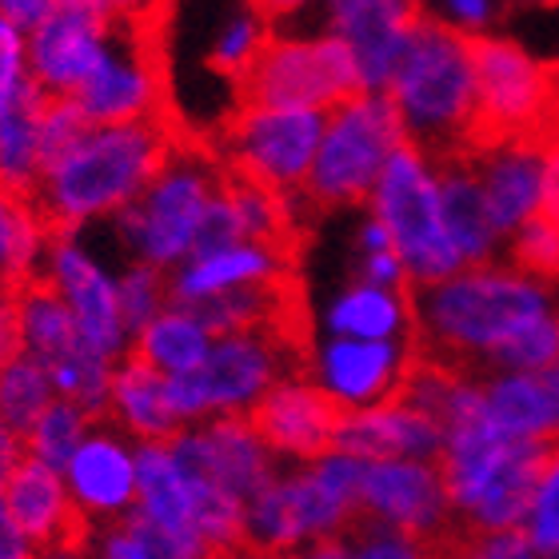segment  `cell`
<instances>
[{"instance_id": "cell-1", "label": "cell", "mask_w": 559, "mask_h": 559, "mask_svg": "<svg viewBox=\"0 0 559 559\" xmlns=\"http://www.w3.org/2000/svg\"><path fill=\"white\" fill-rule=\"evenodd\" d=\"M412 308L419 356L460 372H500L527 328L556 312L559 296L508 260H496L412 292Z\"/></svg>"}, {"instance_id": "cell-2", "label": "cell", "mask_w": 559, "mask_h": 559, "mask_svg": "<svg viewBox=\"0 0 559 559\" xmlns=\"http://www.w3.org/2000/svg\"><path fill=\"white\" fill-rule=\"evenodd\" d=\"M180 144L173 120L88 129L64 156L48 164L33 192V209L52 233H76L112 224L152 185Z\"/></svg>"}, {"instance_id": "cell-3", "label": "cell", "mask_w": 559, "mask_h": 559, "mask_svg": "<svg viewBox=\"0 0 559 559\" xmlns=\"http://www.w3.org/2000/svg\"><path fill=\"white\" fill-rule=\"evenodd\" d=\"M384 96L408 144L436 160H455L476 148V48L431 12L416 21Z\"/></svg>"}, {"instance_id": "cell-4", "label": "cell", "mask_w": 559, "mask_h": 559, "mask_svg": "<svg viewBox=\"0 0 559 559\" xmlns=\"http://www.w3.org/2000/svg\"><path fill=\"white\" fill-rule=\"evenodd\" d=\"M548 443L503 440L479 416V396L443 428L440 476L455 515V532L524 527Z\"/></svg>"}, {"instance_id": "cell-5", "label": "cell", "mask_w": 559, "mask_h": 559, "mask_svg": "<svg viewBox=\"0 0 559 559\" xmlns=\"http://www.w3.org/2000/svg\"><path fill=\"white\" fill-rule=\"evenodd\" d=\"M360 472L364 460L340 448L312 464L280 467L245 503V551L272 556L348 539L360 527Z\"/></svg>"}, {"instance_id": "cell-6", "label": "cell", "mask_w": 559, "mask_h": 559, "mask_svg": "<svg viewBox=\"0 0 559 559\" xmlns=\"http://www.w3.org/2000/svg\"><path fill=\"white\" fill-rule=\"evenodd\" d=\"M224 164L212 148L180 140L152 185L112 221L120 252L132 264L176 272L197 252L200 221L224 188Z\"/></svg>"}, {"instance_id": "cell-7", "label": "cell", "mask_w": 559, "mask_h": 559, "mask_svg": "<svg viewBox=\"0 0 559 559\" xmlns=\"http://www.w3.org/2000/svg\"><path fill=\"white\" fill-rule=\"evenodd\" d=\"M300 328H257L212 340L209 360L185 380H168L180 431L204 419H248L280 380L304 368Z\"/></svg>"}, {"instance_id": "cell-8", "label": "cell", "mask_w": 559, "mask_h": 559, "mask_svg": "<svg viewBox=\"0 0 559 559\" xmlns=\"http://www.w3.org/2000/svg\"><path fill=\"white\" fill-rule=\"evenodd\" d=\"M364 212L388 233L412 292L431 288L464 269L452 252L440 221V160L431 152L404 144L376 180Z\"/></svg>"}, {"instance_id": "cell-9", "label": "cell", "mask_w": 559, "mask_h": 559, "mask_svg": "<svg viewBox=\"0 0 559 559\" xmlns=\"http://www.w3.org/2000/svg\"><path fill=\"white\" fill-rule=\"evenodd\" d=\"M408 136L384 93H356L344 105L324 112V132L316 148L312 176L300 204L316 209H364L388 160L404 148Z\"/></svg>"}, {"instance_id": "cell-10", "label": "cell", "mask_w": 559, "mask_h": 559, "mask_svg": "<svg viewBox=\"0 0 559 559\" xmlns=\"http://www.w3.org/2000/svg\"><path fill=\"white\" fill-rule=\"evenodd\" d=\"M476 48V144L544 140L556 132V64L524 40L491 33Z\"/></svg>"}, {"instance_id": "cell-11", "label": "cell", "mask_w": 559, "mask_h": 559, "mask_svg": "<svg viewBox=\"0 0 559 559\" xmlns=\"http://www.w3.org/2000/svg\"><path fill=\"white\" fill-rule=\"evenodd\" d=\"M320 132H324V112H316V108L245 100L228 117L212 152L221 156L228 176L272 188L288 200H300L304 185L312 176Z\"/></svg>"}, {"instance_id": "cell-12", "label": "cell", "mask_w": 559, "mask_h": 559, "mask_svg": "<svg viewBox=\"0 0 559 559\" xmlns=\"http://www.w3.org/2000/svg\"><path fill=\"white\" fill-rule=\"evenodd\" d=\"M72 105L81 108V117L93 129L168 120V81L148 9H124L100 69L84 81Z\"/></svg>"}, {"instance_id": "cell-13", "label": "cell", "mask_w": 559, "mask_h": 559, "mask_svg": "<svg viewBox=\"0 0 559 559\" xmlns=\"http://www.w3.org/2000/svg\"><path fill=\"white\" fill-rule=\"evenodd\" d=\"M245 100L252 105H288V108H328L344 105L348 96L360 93L356 69L336 36L324 28L308 33H284L276 24L269 48L260 52L257 69L248 72Z\"/></svg>"}, {"instance_id": "cell-14", "label": "cell", "mask_w": 559, "mask_h": 559, "mask_svg": "<svg viewBox=\"0 0 559 559\" xmlns=\"http://www.w3.org/2000/svg\"><path fill=\"white\" fill-rule=\"evenodd\" d=\"M124 4L105 0H52V9L33 33L24 36L28 48V81L48 100H72L84 81L100 69Z\"/></svg>"}, {"instance_id": "cell-15", "label": "cell", "mask_w": 559, "mask_h": 559, "mask_svg": "<svg viewBox=\"0 0 559 559\" xmlns=\"http://www.w3.org/2000/svg\"><path fill=\"white\" fill-rule=\"evenodd\" d=\"M40 280L64 300L84 348L112 364H120L129 356L132 332L124 324V316H120L117 272L108 269L105 260H100V252L84 236L52 233Z\"/></svg>"}, {"instance_id": "cell-16", "label": "cell", "mask_w": 559, "mask_h": 559, "mask_svg": "<svg viewBox=\"0 0 559 559\" xmlns=\"http://www.w3.org/2000/svg\"><path fill=\"white\" fill-rule=\"evenodd\" d=\"M419 364L416 344H368V340L316 336L304 348L300 372L312 380L340 416L380 408L404 396L412 368Z\"/></svg>"}, {"instance_id": "cell-17", "label": "cell", "mask_w": 559, "mask_h": 559, "mask_svg": "<svg viewBox=\"0 0 559 559\" xmlns=\"http://www.w3.org/2000/svg\"><path fill=\"white\" fill-rule=\"evenodd\" d=\"M360 524L424 539L440 548L455 532L440 464L431 460H376L360 472Z\"/></svg>"}, {"instance_id": "cell-18", "label": "cell", "mask_w": 559, "mask_h": 559, "mask_svg": "<svg viewBox=\"0 0 559 559\" xmlns=\"http://www.w3.org/2000/svg\"><path fill=\"white\" fill-rule=\"evenodd\" d=\"M168 448H173L176 464L185 467L188 476L204 479L209 488L224 491L240 503L252 500L280 472V464L252 428V419L240 416L192 424V428L176 431Z\"/></svg>"}, {"instance_id": "cell-19", "label": "cell", "mask_w": 559, "mask_h": 559, "mask_svg": "<svg viewBox=\"0 0 559 559\" xmlns=\"http://www.w3.org/2000/svg\"><path fill=\"white\" fill-rule=\"evenodd\" d=\"M136 452L140 443L120 436L105 419H96L60 472L72 496V508L81 512V520L93 532L124 524L136 512Z\"/></svg>"}, {"instance_id": "cell-20", "label": "cell", "mask_w": 559, "mask_h": 559, "mask_svg": "<svg viewBox=\"0 0 559 559\" xmlns=\"http://www.w3.org/2000/svg\"><path fill=\"white\" fill-rule=\"evenodd\" d=\"M419 16L408 0H332L320 28L344 45L360 93H384Z\"/></svg>"}, {"instance_id": "cell-21", "label": "cell", "mask_w": 559, "mask_h": 559, "mask_svg": "<svg viewBox=\"0 0 559 559\" xmlns=\"http://www.w3.org/2000/svg\"><path fill=\"white\" fill-rule=\"evenodd\" d=\"M280 284H292V245H260V240L192 252L180 269L168 272V296L180 308H204L236 292L280 288Z\"/></svg>"}, {"instance_id": "cell-22", "label": "cell", "mask_w": 559, "mask_h": 559, "mask_svg": "<svg viewBox=\"0 0 559 559\" xmlns=\"http://www.w3.org/2000/svg\"><path fill=\"white\" fill-rule=\"evenodd\" d=\"M248 419L280 467L312 464L336 448L340 412L328 404L324 392L304 372L280 380Z\"/></svg>"}, {"instance_id": "cell-23", "label": "cell", "mask_w": 559, "mask_h": 559, "mask_svg": "<svg viewBox=\"0 0 559 559\" xmlns=\"http://www.w3.org/2000/svg\"><path fill=\"white\" fill-rule=\"evenodd\" d=\"M503 240L539 216L544 204V152L539 140H484L464 156Z\"/></svg>"}, {"instance_id": "cell-24", "label": "cell", "mask_w": 559, "mask_h": 559, "mask_svg": "<svg viewBox=\"0 0 559 559\" xmlns=\"http://www.w3.org/2000/svg\"><path fill=\"white\" fill-rule=\"evenodd\" d=\"M4 500H9L12 520L21 527V536L28 539L33 556H45V551L64 548V544H84L93 536V527L72 508V496L60 472L36 464L28 455H16L4 472Z\"/></svg>"}, {"instance_id": "cell-25", "label": "cell", "mask_w": 559, "mask_h": 559, "mask_svg": "<svg viewBox=\"0 0 559 559\" xmlns=\"http://www.w3.org/2000/svg\"><path fill=\"white\" fill-rule=\"evenodd\" d=\"M336 448L364 460V464H376V460H431V464H440L443 431L428 412H419L416 404L396 396L380 408L340 416Z\"/></svg>"}, {"instance_id": "cell-26", "label": "cell", "mask_w": 559, "mask_h": 559, "mask_svg": "<svg viewBox=\"0 0 559 559\" xmlns=\"http://www.w3.org/2000/svg\"><path fill=\"white\" fill-rule=\"evenodd\" d=\"M320 336L368 340V344H416L412 292L380 288L352 276L320 308Z\"/></svg>"}, {"instance_id": "cell-27", "label": "cell", "mask_w": 559, "mask_h": 559, "mask_svg": "<svg viewBox=\"0 0 559 559\" xmlns=\"http://www.w3.org/2000/svg\"><path fill=\"white\" fill-rule=\"evenodd\" d=\"M440 221L443 236L464 269L503 260V233L491 221L488 200L479 192L464 156L440 160Z\"/></svg>"}, {"instance_id": "cell-28", "label": "cell", "mask_w": 559, "mask_h": 559, "mask_svg": "<svg viewBox=\"0 0 559 559\" xmlns=\"http://www.w3.org/2000/svg\"><path fill=\"white\" fill-rule=\"evenodd\" d=\"M105 424H112L132 443H168L180 431L173 396H168V380L136 364L132 356H124L112 368Z\"/></svg>"}, {"instance_id": "cell-29", "label": "cell", "mask_w": 559, "mask_h": 559, "mask_svg": "<svg viewBox=\"0 0 559 559\" xmlns=\"http://www.w3.org/2000/svg\"><path fill=\"white\" fill-rule=\"evenodd\" d=\"M212 332L209 324L200 320L192 308H180V304H168L156 320L140 328L132 336L129 356L144 368H152L164 380H185L209 360L212 352Z\"/></svg>"}, {"instance_id": "cell-30", "label": "cell", "mask_w": 559, "mask_h": 559, "mask_svg": "<svg viewBox=\"0 0 559 559\" xmlns=\"http://www.w3.org/2000/svg\"><path fill=\"white\" fill-rule=\"evenodd\" d=\"M479 416L503 440H556L548 400H544V388L532 372H479Z\"/></svg>"}, {"instance_id": "cell-31", "label": "cell", "mask_w": 559, "mask_h": 559, "mask_svg": "<svg viewBox=\"0 0 559 559\" xmlns=\"http://www.w3.org/2000/svg\"><path fill=\"white\" fill-rule=\"evenodd\" d=\"M40 112H45V96L36 88H28L9 112H0V188L9 197L33 200L40 185V173H45Z\"/></svg>"}, {"instance_id": "cell-32", "label": "cell", "mask_w": 559, "mask_h": 559, "mask_svg": "<svg viewBox=\"0 0 559 559\" xmlns=\"http://www.w3.org/2000/svg\"><path fill=\"white\" fill-rule=\"evenodd\" d=\"M52 228L40 221L33 200L9 197L0 188V292H16L40 280Z\"/></svg>"}, {"instance_id": "cell-33", "label": "cell", "mask_w": 559, "mask_h": 559, "mask_svg": "<svg viewBox=\"0 0 559 559\" xmlns=\"http://www.w3.org/2000/svg\"><path fill=\"white\" fill-rule=\"evenodd\" d=\"M9 296H12V308H16L24 356L52 364L60 356H69L72 348H81V336H76L69 308H64V300L48 288L45 280H33V284H24V288L9 292Z\"/></svg>"}, {"instance_id": "cell-34", "label": "cell", "mask_w": 559, "mask_h": 559, "mask_svg": "<svg viewBox=\"0 0 559 559\" xmlns=\"http://www.w3.org/2000/svg\"><path fill=\"white\" fill-rule=\"evenodd\" d=\"M224 200L233 209L240 240H260V245H292L296 240V209L300 200H288L260 188L240 176H224Z\"/></svg>"}, {"instance_id": "cell-35", "label": "cell", "mask_w": 559, "mask_h": 559, "mask_svg": "<svg viewBox=\"0 0 559 559\" xmlns=\"http://www.w3.org/2000/svg\"><path fill=\"white\" fill-rule=\"evenodd\" d=\"M272 33H276V21H272L264 9H257V4L233 9L216 24V33H212L209 64L221 72V76H228V81L245 84L248 72L257 69L260 52L269 48Z\"/></svg>"}, {"instance_id": "cell-36", "label": "cell", "mask_w": 559, "mask_h": 559, "mask_svg": "<svg viewBox=\"0 0 559 559\" xmlns=\"http://www.w3.org/2000/svg\"><path fill=\"white\" fill-rule=\"evenodd\" d=\"M57 400L52 392V380H48V368L33 356H16L0 368V424L9 436L24 440L28 428L45 416L48 404Z\"/></svg>"}, {"instance_id": "cell-37", "label": "cell", "mask_w": 559, "mask_h": 559, "mask_svg": "<svg viewBox=\"0 0 559 559\" xmlns=\"http://www.w3.org/2000/svg\"><path fill=\"white\" fill-rule=\"evenodd\" d=\"M48 380H52V392L57 400H69L81 412H88L93 419H105V404H108V384H112V368L117 364L96 356L81 344L72 348L69 356L45 364Z\"/></svg>"}, {"instance_id": "cell-38", "label": "cell", "mask_w": 559, "mask_h": 559, "mask_svg": "<svg viewBox=\"0 0 559 559\" xmlns=\"http://www.w3.org/2000/svg\"><path fill=\"white\" fill-rule=\"evenodd\" d=\"M96 419L88 412H81L69 400H52L48 412L36 419L28 436L21 440V455L36 460V464L52 467V472H64V464L72 460V452L81 448V440L88 436Z\"/></svg>"}, {"instance_id": "cell-39", "label": "cell", "mask_w": 559, "mask_h": 559, "mask_svg": "<svg viewBox=\"0 0 559 559\" xmlns=\"http://www.w3.org/2000/svg\"><path fill=\"white\" fill-rule=\"evenodd\" d=\"M503 260H508L515 272H524V276L556 288L559 284V224L548 221V216H536V221H527L524 228H515V233L503 240Z\"/></svg>"}, {"instance_id": "cell-40", "label": "cell", "mask_w": 559, "mask_h": 559, "mask_svg": "<svg viewBox=\"0 0 559 559\" xmlns=\"http://www.w3.org/2000/svg\"><path fill=\"white\" fill-rule=\"evenodd\" d=\"M117 300L124 324L136 336L140 328L148 324V320H156L173 304V296H168V272H156L148 264L124 260V269L117 272Z\"/></svg>"}, {"instance_id": "cell-41", "label": "cell", "mask_w": 559, "mask_h": 559, "mask_svg": "<svg viewBox=\"0 0 559 559\" xmlns=\"http://www.w3.org/2000/svg\"><path fill=\"white\" fill-rule=\"evenodd\" d=\"M524 536L539 556L559 551V440L548 443L544 467H539L536 491H532V508L524 520Z\"/></svg>"}, {"instance_id": "cell-42", "label": "cell", "mask_w": 559, "mask_h": 559, "mask_svg": "<svg viewBox=\"0 0 559 559\" xmlns=\"http://www.w3.org/2000/svg\"><path fill=\"white\" fill-rule=\"evenodd\" d=\"M356 280H364V284H380V288L412 292L408 272H404V264H400L396 248H392L388 233L368 216V212H364L360 224H356Z\"/></svg>"}, {"instance_id": "cell-43", "label": "cell", "mask_w": 559, "mask_h": 559, "mask_svg": "<svg viewBox=\"0 0 559 559\" xmlns=\"http://www.w3.org/2000/svg\"><path fill=\"white\" fill-rule=\"evenodd\" d=\"M88 556L93 559H197V556H185L180 548H173L168 539H160L152 527L140 524V520H124V524L93 532Z\"/></svg>"}, {"instance_id": "cell-44", "label": "cell", "mask_w": 559, "mask_h": 559, "mask_svg": "<svg viewBox=\"0 0 559 559\" xmlns=\"http://www.w3.org/2000/svg\"><path fill=\"white\" fill-rule=\"evenodd\" d=\"M440 559H539L524 527L512 532H452L440 544Z\"/></svg>"}, {"instance_id": "cell-45", "label": "cell", "mask_w": 559, "mask_h": 559, "mask_svg": "<svg viewBox=\"0 0 559 559\" xmlns=\"http://www.w3.org/2000/svg\"><path fill=\"white\" fill-rule=\"evenodd\" d=\"M88 129H93V124L81 117V108L72 105V100H48L45 96V112H40V148H45V168L57 160V156H64V152H69Z\"/></svg>"}, {"instance_id": "cell-46", "label": "cell", "mask_w": 559, "mask_h": 559, "mask_svg": "<svg viewBox=\"0 0 559 559\" xmlns=\"http://www.w3.org/2000/svg\"><path fill=\"white\" fill-rule=\"evenodd\" d=\"M33 88L28 81V48H24V33L16 24L0 16V112H9L24 93Z\"/></svg>"}, {"instance_id": "cell-47", "label": "cell", "mask_w": 559, "mask_h": 559, "mask_svg": "<svg viewBox=\"0 0 559 559\" xmlns=\"http://www.w3.org/2000/svg\"><path fill=\"white\" fill-rule=\"evenodd\" d=\"M352 559H440L436 544L424 539L396 536V532H380V527H356L348 536Z\"/></svg>"}, {"instance_id": "cell-48", "label": "cell", "mask_w": 559, "mask_h": 559, "mask_svg": "<svg viewBox=\"0 0 559 559\" xmlns=\"http://www.w3.org/2000/svg\"><path fill=\"white\" fill-rule=\"evenodd\" d=\"M431 16L440 24H448L452 33L467 36V40H479V36L496 33V21H500V9L491 0H443L431 9Z\"/></svg>"}, {"instance_id": "cell-49", "label": "cell", "mask_w": 559, "mask_h": 559, "mask_svg": "<svg viewBox=\"0 0 559 559\" xmlns=\"http://www.w3.org/2000/svg\"><path fill=\"white\" fill-rule=\"evenodd\" d=\"M539 152H544V204H539V216L559 224V132H548L539 140Z\"/></svg>"}, {"instance_id": "cell-50", "label": "cell", "mask_w": 559, "mask_h": 559, "mask_svg": "<svg viewBox=\"0 0 559 559\" xmlns=\"http://www.w3.org/2000/svg\"><path fill=\"white\" fill-rule=\"evenodd\" d=\"M0 559H36L28 539L21 536L16 520H12L9 500H4V472H0Z\"/></svg>"}, {"instance_id": "cell-51", "label": "cell", "mask_w": 559, "mask_h": 559, "mask_svg": "<svg viewBox=\"0 0 559 559\" xmlns=\"http://www.w3.org/2000/svg\"><path fill=\"white\" fill-rule=\"evenodd\" d=\"M48 9H52V0H0V16H4L9 24H16L24 36L45 21Z\"/></svg>"}, {"instance_id": "cell-52", "label": "cell", "mask_w": 559, "mask_h": 559, "mask_svg": "<svg viewBox=\"0 0 559 559\" xmlns=\"http://www.w3.org/2000/svg\"><path fill=\"white\" fill-rule=\"evenodd\" d=\"M21 328H16V308H12V296L0 292V368L9 360L21 356Z\"/></svg>"}, {"instance_id": "cell-53", "label": "cell", "mask_w": 559, "mask_h": 559, "mask_svg": "<svg viewBox=\"0 0 559 559\" xmlns=\"http://www.w3.org/2000/svg\"><path fill=\"white\" fill-rule=\"evenodd\" d=\"M240 559H352V548L348 539H332V544H312V548H300V551H272V556L245 551Z\"/></svg>"}, {"instance_id": "cell-54", "label": "cell", "mask_w": 559, "mask_h": 559, "mask_svg": "<svg viewBox=\"0 0 559 559\" xmlns=\"http://www.w3.org/2000/svg\"><path fill=\"white\" fill-rule=\"evenodd\" d=\"M539 388H544V400H548V416H551V436L559 440V360L548 364L544 372H536Z\"/></svg>"}, {"instance_id": "cell-55", "label": "cell", "mask_w": 559, "mask_h": 559, "mask_svg": "<svg viewBox=\"0 0 559 559\" xmlns=\"http://www.w3.org/2000/svg\"><path fill=\"white\" fill-rule=\"evenodd\" d=\"M16 455H21V440H16V436H9V431H4V424H0V472H9Z\"/></svg>"}, {"instance_id": "cell-56", "label": "cell", "mask_w": 559, "mask_h": 559, "mask_svg": "<svg viewBox=\"0 0 559 559\" xmlns=\"http://www.w3.org/2000/svg\"><path fill=\"white\" fill-rule=\"evenodd\" d=\"M556 132H559V60H556Z\"/></svg>"}, {"instance_id": "cell-57", "label": "cell", "mask_w": 559, "mask_h": 559, "mask_svg": "<svg viewBox=\"0 0 559 559\" xmlns=\"http://www.w3.org/2000/svg\"><path fill=\"white\" fill-rule=\"evenodd\" d=\"M539 559H559V551H548V556H539Z\"/></svg>"}]
</instances>
